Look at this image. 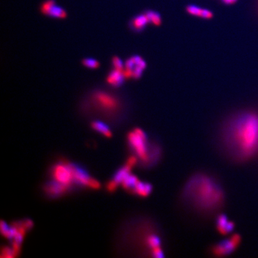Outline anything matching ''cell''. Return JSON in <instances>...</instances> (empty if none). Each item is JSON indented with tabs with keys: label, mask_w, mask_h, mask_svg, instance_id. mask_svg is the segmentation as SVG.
Masks as SVG:
<instances>
[{
	"label": "cell",
	"mask_w": 258,
	"mask_h": 258,
	"mask_svg": "<svg viewBox=\"0 0 258 258\" xmlns=\"http://www.w3.org/2000/svg\"><path fill=\"white\" fill-rule=\"evenodd\" d=\"M221 152L236 163L247 161L258 152V115L246 112L224 124L219 134Z\"/></svg>",
	"instance_id": "obj_1"
},
{
	"label": "cell",
	"mask_w": 258,
	"mask_h": 258,
	"mask_svg": "<svg viewBox=\"0 0 258 258\" xmlns=\"http://www.w3.org/2000/svg\"><path fill=\"white\" fill-rule=\"evenodd\" d=\"M180 197L188 210L204 217L217 213L225 202V192L219 181L203 172L197 173L188 179Z\"/></svg>",
	"instance_id": "obj_2"
},
{
	"label": "cell",
	"mask_w": 258,
	"mask_h": 258,
	"mask_svg": "<svg viewBox=\"0 0 258 258\" xmlns=\"http://www.w3.org/2000/svg\"><path fill=\"white\" fill-rule=\"evenodd\" d=\"M129 146L138 163L145 167H151L156 164L161 156V149L149 141L147 135L139 129L133 130L127 136Z\"/></svg>",
	"instance_id": "obj_3"
},
{
	"label": "cell",
	"mask_w": 258,
	"mask_h": 258,
	"mask_svg": "<svg viewBox=\"0 0 258 258\" xmlns=\"http://www.w3.org/2000/svg\"><path fill=\"white\" fill-rule=\"evenodd\" d=\"M52 176L54 180L70 187L74 182L72 164L67 162L59 163L52 169Z\"/></svg>",
	"instance_id": "obj_4"
},
{
	"label": "cell",
	"mask_w": 258,
	"mask_h": 258,
	"mask_svg": "<svg viewBox=\"0 0 258 258\" xmlns=\"http://www.w3.org/2000/svg\"><path fill=\"white\" fill-rule=\"evenodd\" d=\"M240 240V235H233L230 238L215 244L211 249L212 253L219 256L229 255L238 248Z\"/></svg>",
	"instance_id": "obj_5"
},
{
	"label": "cell",
	"mask_w": 258,
	"mask_h": 258,
	"mask_svg": "<svg viewBox=\"0 0 258 258\" xmlns=\"http://www.w3.org/2000/svg\"><path fill=\"white\" fill-rule=\"evenodd\" d=\"M138 163L136 158L133 156L130 157L125 165L121 167L114 175V178L112 180L108 182L107 184V189L112 192L115 191L120 184L122 183V182L125 179V177L130 173V170L132 167L135 164Z\"/></svg>",
	"instance_id": "obj_6"
},
{
	"label": "cell",
	"mask_w": 258,
	"mask_h": 258,
	"mask_svg": "<svg viewBox=\"0 0 258 258\" xmlns=\"http://www.w3.org/2000/svg\"><path fill=\"white\" fill-rule=\"evenodd\" d=\"M124 71L125 77L138 78L141 77L142 72L146 67L143 60L139 56H134L127 61Z\"/></svg>",
	"instance_id": "obj_7"
},
{
	"label": "cell",
	"mask_w": 258,
	"mask_h": 258,
	"mask_svg": "<svg viewBox=\"0 0 258 258\" xmlns=\"http://www.w3.org/2000/svg\"><path fill=\"white\" fill-rule=\"evenodd\" d=\"M74 182L92 189H98L100 183L94 178L90 176L85 171L72 164Z\"/></svg>",
	"instance_id": "obj_8"
},
{
	"label": "cell",
	"mask_w": 258,
	"mask_h": 258,
	"mask_svg": "<svg viewBox=\"0 0 258 258\" xmlns=\"http://www.w3.org/2000/svg\"><path fill=\"white\" fill-rule=\"evenodd\" d=\"M41 11L44 15L59 19L65 18L67 15L65 10L56 5L53 0L44 2L41 6Z\"/></svg>",
	"instance_id": "obj_9"
},
{
	"label": "cell",
	"mask_w": 258,
	"mask_h": 258,
	"mask_svg": "<svg viewBox=\"0 0 258 258\" xmlns=\"http://www.w3.org/2000/svg\"><path fill=\"white\" fill-rule=\"evenodd\" d=\"M94 98L98 105L104 110L113 111L117 107V100L106 93L98 92L95 94Z\"/></svg>",
	"instance_id": "obj_10"
},
{
	"label": "cell",
	"mask_w": 258,
	"mask_h": 258,
	"mask_svg": "<svg viewBox=\"0 0 258 258\" xmlns=\"http://www.w3.org/2000/svg\"><path fill=\"white\" fill-rule=\"evenodd\" d=\"M70 187L69 186L54 180L48 183L44 188V190L49 196H60L67 192Z\"/></svg>",
	"instance_id": "obj_11"
},
{
	"label": "cell",
	"mask_w": 258,
	"mask_h": 258,
	"mask_svg": "<svg viewBox=\"0 0 258 258\" xmlns=\"http://www.w3.org/2000/svg\"><path fill=\"white\" fill-rule=\"evenodd\" d=\"M125 78L124 70H118L115 69L110 72L108 78V83L113 86H120L124 81Z\"/></svg>",
	"instance_id": "obj_12"
},
{
	"label": "cell",
	"mask_w": 258,
	"mask_h": 258,
	"mask_svg": "<svg viewBox=\"0 0 258 258\" xmlns=\"http://www.w3.org/2000/svg\"><path fill=\"white\" fill-rule=\"evenodd\" d=\"M187 11L189 14L193 16H198L204 19H210L213 16V13L210 11L201 8L194 5L188 6L187 7Z\"/></svg>",
	"instance_id": "obj_13"
},
{
	"label": "cell",
	"mask_w": 258,
	"mask_h": 258,
	"mask_svg": "<svg viewBox=\"0 0 258 258\" xmlns=\"http://www.w3.org/2000/svg\"><path fill=\"white\" fill-rule=\"evenodd\" d=\"M218 228L221 233L228 234L234 228V224L231 222H228L225 217L219 216L218 220Z\"/></svg>",
	"instance_id": "obj_14"
},
{
	"label": "cell",
	"mask_w": 258,
	"mask_h": 258,
	"mask_svg": "<svg viewBox=\"0 0 258 258\" xmlns=\"http://www.w3.org/2000/svg\"><path fill=\"white\" fill-rule=\"evenodd\" d=\"M92 127L96 131L101 133L105 137L110 138L112 136L109 127L101 121H95L92 123Z\"/></svg>",
	"instance_id": "obj_15"
},
{
	"label": "cell",
	"mask_w": 258,
	"mask_h": 258,
	"mask_svg": "<svg viewBox=\"0 0 258 258\" xmlns=\"http://www.w3.org/2000/svg\"><path fill=\"white\" fill-rule=\"evenodd\" d=\"M149 23L148 18L145 13L135 17L132 21V25L135 29L139 31L143 29Z\"/></svg>",
	"instance_id": "obj_16"
},
{
	"label": "cell",
	"mask_w": 258,
	"mask_h": 258,
	"mask_svg": "<svg viewBox=\"0 0 258 258\" xmlns=\"http://www.w3.org/2000/svg\"><path fill=\"white\" fill-rule=\"evenodd\" d=\"M147 16L148 18L149 23L154 24L155 25H159L161 23V19L160 15L154 11H148L145 13Z\"/></svg>",
	"instance_id": "obj_17"
},
{
	"label": "cell",
	"mask_w": 258,
	"mask_h": 258,
	"mask_svg": "<svg viewBox=\"0 0 258 258\" xmlns=\"http://www.w3.org/2000/svg\"><path fill=\"white\" fill-rule=\"evenodd\" d=\"M83 65L89 68H97L99 66V62L94 59L92 58H87L83 60Z\"/></svg>",
	"instance_id": "obj_18"
},
{
	"label": "cell",
	"mask_w": 258,
	"mask_h": 258,
	"mask_svg": "<svg viewBox=\"0 0 258 258\" xmlns=\"http://www.w3.org/2000/svg\"><path fill=\"white\" fill-rule=\"evenodd\" d=\"M112 63L113 65L115 68V69L118 70H123L124 68V65L123 62L120 60L117 57H114L112 59Z\"/></svg>",
	"instance_id": "obj_19"
},
{
	"label": "cell",
	"mask_w": 258,
	"mask_h": 258,
	"mask_svg": "<svg viewBox=\"0 0 258 258\" xmlns=\"http://www.w3.org/2000/svg\"><path fill=\"white\" fill-rule=\"evenodd\" d=\"M224 3L226 4H234L237 0H222Z\"/></svg>",
	"instance_id": "obj_20"
}]
</instances>
